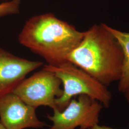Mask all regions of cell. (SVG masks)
Wrapping results in <instances>:
<instances>
[{
  "mask_svg": "<svg viewBox=\"0 0 129 129\" xmlns=\"http://www.w3.org/2000/svg\"><path fill=\"white\" fill-rule=\"evenodd\" d=\"M104 26L115 37L121 46L123 54L121 74L118 81V89L124 93L129 89V32H125L111 27L106 23Z\"/></svg>",
  "mask_w": 129,
  "mask_h": 129,
  "instance_id": "ba28073f",
  "label": "cell"
},
{
  "mask_svg": "<svg viewBox=\"0 0 129 129\" xmlns=\"http://www.w3.org/2000/svg\"><path fill=\"white\" fill-rule=\"evenodd\" d=\"M7 1L8 0H0V1Z\"/></svg>",
  "mask_w": 129,
  "mask_h": 129,
  "instance_id": "4fadbf2b",
  "label": "cell"
},
{
  "mask_svg": "<svg viewBox=\"0 0 129 129\" xmlns=\"http://www.w3.org/2000/svg\"><path fill=\"white\" fill-rule=\"evenodd\" d=\"M84 32L46 13L36 15L25 22L19 34L20 44L40 55L47 64L57 67L68 62L70 54L83 38Z\"/></svg>",
  "mask_w": 129,
  "mask_h": 129,
  "instance_id": "6da1fadb",
  "label": "cell"
},
{
  "mask_svg": "<svg viewBox=\"0 0 129 129\" xmlns=\"http://www.w3.org/2000/svg\"><path fill=\"white\" fill-rule=\"evenodd\" d=\"M62 82L55 74L44 68L25 78L14 92L26 104L36 108L48 106L55 110V100L63 93Z\"/></svg>",
  "mask_w": 129,
  "mask_h": 129,
  "instance_id": "5b68a950",
  "label": "cell"
},
{
  "mask_svg": "<svg viewBox=\"0 0 129 129\" xmlns=\"http://www.w3.org/2000/svg\"><path fill=\"white\" fill-rule=\"evenodd\" d=\"M21 0H11L0 4V18L19 14Z\"/></svg>",
  "mask_w": 129,
  "mask_h": 129,
  "instance_id": "9c48e42d",
  "label": "cell"
},
{
  "mask_svg": "<svg viewBox=\"0 0 129 129\" xmlns=\"http://www.w3.org/2000/svg\"><path fill=\"white\" fill-rule=\"evenodd\" d=\"M103 106L100 102L85 95L73 98L62 111L54 110L47 118L52 122L47 129H88L99 123Z\"/></svg>",
  "mask_w": 129,
  "mask_h": 129,
  "instance_id": "277c9868",
  "label": "cell"
},
{
  "mask_svg": "<svg viewBox=\"0 0 129 129\" xmlns=\"http://www.w3.org/2000/svg\"><path fill=\"white\" fill-rule=\"evenodd\" d=\"M44 65L14 55L0 47V98L13 93L28 74Z\"/></svg>",
  "mask_w": 129,
  "mask_h": 129,
  "instance_id": "52a82bcc",
  "label": "cell"
},
{
  "mask_svg": "<svg viewBox=\"0 0 129 129\" xmlns=\"http://www.w3.org/2000/svg\"><path fill=\"white\" fill-rule=\"evenodd\" d=\"M43 68L53 72L63 86L62 95L55 99V110L63 111L73 98L80 95L97 100L103 107H110L112 94L108 87L71 62L57 67L44 64Z\"/></svg>",
  "mask_w": 129,
  "mask_h": 129,
  "instance_id": "3957f363",
  "label": "cell"
},
{
  "mask_svg": "<svg viewBox=\"0 0 129 129\" xmlns=\"http://www.w3.org/2000/svg\"><path fill=\"white\" fill-rule=\"evenodd\" d=\"M123 94H124V95L126 101L128 102V104L129 105V90H128L127 91H126L125 92V93H124Z\"/></svg>",
  "mask_w": 129,
  "mask_h": 129,
  "instance_id": "8fae6325",
  "label": "cell"
},
{
  "mask_svg": "<svg viewBox=\"0 0 129 129\" xmlns=\"http://www.w3.org/2000/svg\"><path fill=\"white\" fill-rule=\"evenodd\" d=\"M88 129H116L112 128L110 127H108L105 125H101L99 124L95 125L94 126H92V127Z\"/></svg>",
  "mask_w": 129,
  "mask_h": 129,
  "instance_id": "30bf717a",
  "label": "cell"
},
{
  "mask_svg": "<svg viewBox=\"0 0 129 129\" xmlns=\"http://www.w3.org/2000/svg\"><path fill=\"white\" fill-rule=\"evenodd\" d=\"M0 129H7L4 125L1 122H0Z\"/></svg>",
  "mask_w": 129,
  "mask_h": 129,
  "instance_id": "7c38bea8",
  "label": "cell"
},
{
  "mask_svg": "<svg viewBox=\"0 0 129 129\" xmlns=\"http://www.w3.org/2000/svg\"><path fill=\"white\" fill-rule=\"evenodd\" d=\"M36 109L10 93L0 98V122L7 129L43 128L46 123L38 119Z\"/></svg>",
  "mask_w": 129,
  "mask_h": 129,
  "instance_id": "8992f818",
  "label": "cell"
},
{
  "mask_svg": "<svg viewBox=\"0 0 129 129\" xmlns=\"http://www.w3.org/2000/svg\"><path fill=\"white\" fill-rule=\"evenodd\" d=\"M68 60L108 87L120 79L123 54L120 44L103 23L94 24L84 32Z\"/></svg>",
  "mask_w": 129,
  "mask_h": 129,
  "instance_id": "7a4b0ae2",
  "label": "cell"
}]
</instances>
